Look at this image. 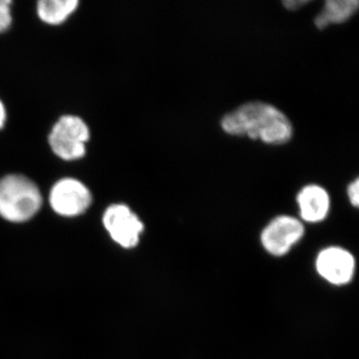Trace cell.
Returning a JSON list of instances; mask_svg holds the SVG:
<instances>
[{"label": "cell", "mask_w": 359, "mask_h": 359, "mask_svg": "<svg viewBox=\"0 0 359 359\" xmlns=\"http://www.w3.org/2000/svg\"><path fill=\"white\" fill-rule=\"evenodd\" d=\"M78 6L77 0H41L37 4V13L47 25H58L65 22Z\"/></svg>", "instance_id": "obj_10"}, {"label": "cell", "mask_w": 359, "mask_h": 359, "mask_svg": "<svg viewBox=\"0 0 359 359\" xmlns=\"http://www.w3.org/2000/svg\"><path fill=\"white\" fill-rule=\"evenodd\" d=\"M11 0H0V33L8 29L13 22Z\"/></svg>", "instance_id": "obj_11"}, {"label": "cell", "mask_w": 359, "mask_h": 359, "mask_svg": "<svg viewBox=\"0 0 359 359\" xmlns=\"http://www.w3.org/2000/svg\"><path fill=\"white\" fill-rule=\"evenodd\" d=\"M304 235L302 222L292 216H278L262 231L261 243L271 256L283 257L297 245Z\"/></svg>", "instance_id": "obj_4"}, {"label": "cell", "mask_w": 359, "mask_h": 359, "mask_svg": "<svg viewBox=\"0 0 359 359\" xmlns=\"http://www.w3.org/2000/svg\"><path fill=\"white\" fill-rule=\"evenodd\" d=\"M358 6V0H327L323 11L314 20V25L320 30L330 25H341L353 18Z\"/></svg>", "instance_id": "obj_9"}, {"label": "cell", "mask_w": 359, "mask_h": 359, "mask_svg": "<svg viewBox=\"0 0 359 359\" xmlns=\"http://www.w3.org/2000/svg\"><path fill=\"white\" fill-rule=\"evenodd\" d=\"M316 268L323 280L334 285H344L353 280L355 259L348 250L330 247L318 255Z\"/></svg>", "instance_id": "obj_7"}, {"label": "cell", "mask_w": 359, "mask_h": 359, "mask_svg": "<svg viewBox=\"0 0 359 359\" xmlns=\"http://www.w3.org/2000/svg\"><path fill=\"white\" fill-rule=\"evenodd\" d=\"M90 132L86 123L77 116L61 117L52 128L49 144L54 154L62 160L80 159L86 153Z\"/></svg>", "instance_id": "obj_3"}, {"label": "cell", "mask_w": 359, "mask_h": 359, "mask_svg": "<svg viewBox=\"0 0 359 359\" xmlns=\"http://www.w3.org/2000/svg\"><path fill=\"white\" fill-rule=\"evenodd\" d=\"M347 197L354 208L359 205V180L356 178L347 187Z\"/></svg>", "instance_id": "obj_12"}, {"label": "cell", "mask_w": 359, "mask_h": 359, "mask_svg": "<svg viewBox=\"0 0 359 359\" xmlns=\"http://www.w3.org/2000/svg\"><path fill=\"white\" fill-rule=\"evenodd\" d=\"M49 202L53 211L61 216L75 217L88 209L92 196L89 189L81 182L65 178L52 187Z\"/></svg>", "instance_id": "obj_6"}, {"label": "cell", "mask_w": 359, "mask_h": 359, "mask_svg": "<svg viewBox=\"0 0 359 359\" xmlns=\"http://www.w3.org/2000/svg\"><path fill=\"white\" fill-rule=\"evenodd\" d=\"M103 224L112 240L126 249L139 244L144 231L141 219L126 205H110L104 212Z\"/></svg>", "instance_id": "obj_5"}, {"label": "cell", "mask_w": 359, "mask_h": 359, "mask_svg": "<svg viewBox=\"0 0 359 359\" xmlns=\"http://www.w3.org/2000/svg\"><path fill=\"white\" fill-rule=\"evenodd\" d=\"M221 127L231 136L249 137L269 145H283L294 134L292 123L287 115L271 104L245 103L224 116Z\"/></svg>", "instance_id": "obj_1"}, {"label": "cell", "mask_w": 359, "mask_h": 359, "mask_svg": "<svg viewBox=\"0 0 359 359\" xmlns=\"http://www.w3.org/2000/svg\"><path fill=\"white\" fill-rule=\"evenodd\" d=\"M41 205V194L32 180L21 175H8L0 180V216L6 221H28Z\"/></svg>", "instance_id": "obj_2"}, {"label": "cell", "mask_w": 359, "mask_h": 359, "mask_svg": "<svg viewBox=\"0 0 359 359\" xmlns=\"http://www.w3.org/2000/svg\"><path fill=\"white\" fill-rule=\"evenodd\" d=\"M299 216L306 223H320L327 219L330 209L327 191L320 185L304 186L297 196Z\"/></svg>", "instance_id": "obj_8"}, {"label": "cell", "mask_w": 359, "mask_h": 359, "mask_svg": "<svg viewBox=\"0 0 359 359\" xmlns=\"http://www.w3.org/2000/svg\"><path fill=\"white\" fill-rule=\"evenodd\" d=\"M6 121V111L4 108V104L0 101V129L4 126V123Z\"/></svg>", "instance_id": "obj_14"}, {"label": "cell", "mask_w": 359, "mask_h": 359, "mask_svg": "<svg viewBox=\"0 0 359 359\" xmlns=\"http://www.w3.org/2000/svg\"><path fill=\"white\" fill-rule=\"evenodd\" d=\"M309 4V0H287L283 1V6L289 11H297V9L302 8V6Z\"/></svg>", "instance_id": "obj_13"}]
</instances>
